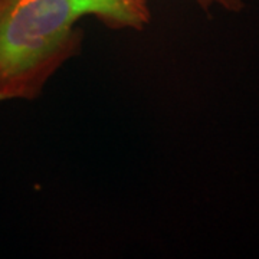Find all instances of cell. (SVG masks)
Returning a JSON list of instances; mask_svg holds the SVG:
<instances>
[{
  "label": "cell",
  "instance_id": "7a4b0ae2",
  "mask_svg": "<svg viewBox=\"0 0 259 259\" xmlns=\"http://www.w3.org/2000/svg\"><path fill=\"white\" fill-rule=\"evenodd\" d=\"M204 12H209L213 5H219L223 9L229 10V12H239L243 9V3L242 0H194Z\"/></svg>",
  "mask_w": 259,
  "mask_h": 259
},
{
  "label": "cell",
  "instance_id": "6da1fadb",
  "mask_svg": "<svg viewBox=\"0 0 259 259\" xmlns=\"http://www.w3.org/2000/svg\"><path fill=\"white\" fill-rule=\"evenodd\" d=\"M144 30L150 0H0V102L35 101L68 61L82 52L78 23Z\"/></svg>",
  "mask_w": 259,
  "mask_h": 259
}]
</instances>
